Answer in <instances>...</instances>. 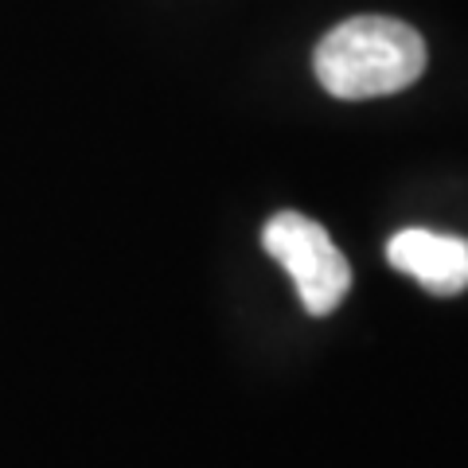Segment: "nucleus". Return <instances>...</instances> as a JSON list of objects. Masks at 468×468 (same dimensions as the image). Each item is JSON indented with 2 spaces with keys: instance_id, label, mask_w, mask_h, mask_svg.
<instances>
[{
  "instance_id": "nucleus-1",
  "label": "nucleus",
  "mask_w": 468,
  "mask_h": 468,
  "mask_svg": "<svg viewBox=\"0 0 468 468\" xmlns=\"http://www.w3.org/2000/svg\"><path fill=\"white\" fill-rule=\"evenodd\" d=\"M313 67L332 98L367 101L414 86L426 70V43L402 20L351 16L316 43Z\"/></svg>"
},
{
  "instance_id": "nucleus-3",
  "label": "nucleus",
  "mask_w": 468,
  "mask_h": 468,
  "mask_svg": "<svg viewBox=\"0 0 468 468\" xmlns=\"http://www.w3.org/2000/svg\"><path fill=\"white\" fill-rule=\"evenodd\" d=\"M387 261L437 297H452V292L468 289V239H457V234L406 227L387 242Z\"/></svg>"
},
{
  "instance_id": "nucleus-2",
  "label": "nucleus",
  "mask_w": 468,
  "mask_h": 468,
  "mask_svg": "<svg viewBox=\"0 0 468 468\" xmlns=\"http://www.w3.org/2000/svg\"><path fill=\"white\" fill-rule=\"evenodd\" d=\"M266 254L282 266L297 285L301 304L309 316H328L351 289V266L340 254V246L328 239V230L313 223L309 215L282 211L261 230Z\"/></svg>"
}]
</instances>
